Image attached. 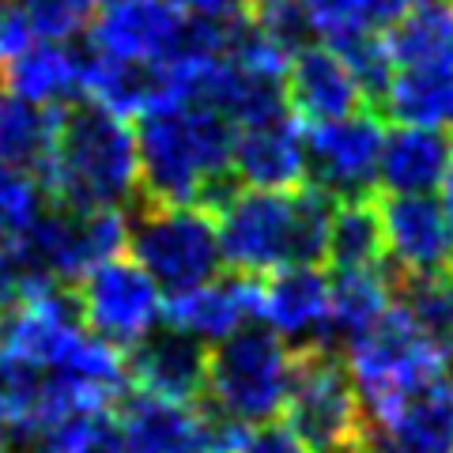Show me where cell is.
<instances>
[{
    "label": "cell",
    "instance_id": "cell-24",
    "mask_svg": "<svg viewBox=\"0 0 453 453\" xmlns=\"http://www.w3.org/2000/svg\"><path fill=\"white\" fill-rule=\"evenodd\" d=\"M57 133V110L35 106L0 83V166L42 174Z\"/></svg>",
    "mask_w": 453,
    "mask_h": 453
},
{
    "label": "cell",
    "instance_id": "cell-7",
    "mask_svg": "<svg viewBox=\"0 0 453 453\" xmlns=\"http://www.w3.org/2000/svg\"><path fill=\"white\" fill-rule=\"evenodd\" d=\"M283 416L314 453H356L371 431L348 356H340L333 344L295 351V378Z\"/></svg>",
    "mask_w": 453,
    "mask_h": 453
},
{
    "label": "cell",
    "instance_id": "cell-39",
    "mask_svg": "<svg viewBox=\"0 0 453 453\" xmlns=\"http://www.w3.org/2000/svg\"><path fill=\"white\" fill-rule=\"evenodd\" d=\"M201 453H226V449H211V446H208V449H201Z\"/></svg>",
    "mask_w": 453,
    "mask_h": 453
},
{
    "label": "cell",
    "instance_id": "cell-40",
    "mask_svg": "<svg viewBox=\"0 0 453 453\" xmlns=\"http://www.w3.org/2000/svg\"><path fill=\"white\" fill-rule=\"evenodd\" d=\"M0 83H4V76H0Z\"/></svg>",
    "mask_w": 453,
    "mask_h": 453
},
{
    "label": "cell",
    "instance_id": "cell-33",
    "mask_svg": "<svg viewBox=\"0 0 453 453\" xmlns=\"http://www.w3.org/2000/svg\"><path fill=\"white\" fill-rule=\"evenodd\" d=\"M170 4L189 12V16H226V12L246 8L250 0H170Z\"/></svg>",
    "mask_w": 453,
    "mask_h": 453
},
{
    "label": "cell",
    "instance_id": "cell-4",
    "mask_svg": "<svg viewBox=\"0 0 453 453\" xmlns=\"http://www.w3.org/2000/svg\"><path fill=\"white\" fill-rule=\"evenodd\" d=\"M295 348L268 325H246L208 351L204 408L238 427H261L288 412Z\"/></svg>",
    "mask_w": 453,
    "mask_h": 453
},
{
    "label": "cell",
    "instance_id": "cell-34",
    "mask_svg": "<svg viewBox=\"0 0 453 453\" xmlns=\"http://www.w3.org/2000/svg\"><path fill=\"white\" fill-rule=\"evenodd\" d=\"M404 8H434V4H453V0H401Z\"/></svg>",
    "mask_w": 453,
    "mask_h": 453
},
{
    "label": "cell",
    "instance_id": "cell-10",
    "mask_svg": "<svg viewBox=\"0 0 453 453\" xmlns=\"http://www.w3.org/2000/svg\"><path fill=\"white\" fill-rule=\"evenodd\" d=\"M83 325L118 351H133L163 321V288L133 257H110L76 283Z\"/></svg>",
    "mask_w": 453,
    "mask_h": 453
},
{
    "label": "cell",
    "instance_id": "cell-31",
    "mask_svg": "<svg viewBox=\"0 0 453 453\" xmlns=\"http://www.w3.org/2000/svg\"><path fill=\"white\" fill-rule=\"evenodd\" d=\"M31 19L38 27L42 38L53 42H73L88 31V23L95 19L98 0H23Z\"/></svg>",
    "mask_w": 453,
    "mask_h": 453
},
{
    "label": "cell",
    "instance_id": "cell-6",
    "mask_svg": "<svg viewBox=\"0 0 453 453\" xmlns=\"http://www.w3.org/2000/svg\"><path fill=\"white\" fill-rule=\"evenodd\" d=\"M351 378L363 393L366 419L389 416L404 396H412L419 386L446 374V348L434 336H427L408 318L404 306H389L371 333L351 340L344 348Z\"/></svg>",
    "mask_w": 453,
    "mask_h": 453
},
{
    "label": "cell",
    "instance_id": "cell-32",
    "mask_svg": "<svg viewBox=\"0 0 453 453\" xmlns=\"http://www.w3.org/2000/svg\"><path fill=\"white\" fill-rule=\"evenodd\" d=\"M234 453H314L291 423H261V427H246L238 438Z\"/></svg>",
    "mask_w": 453,
    "mask_h": 453
},
{
    "label": "cell",
    "instance_id": "cell-30",
    "mask_svg": "<svg viewBox=\"0 0 453 453\" xmlns=\"http://www.w3.org/2000/svg\"><path fill=\"white\" fill-rule=\"evenodd\" d=\"M250 12H253V23L261 27V35L273 42V46L288 57L303 53L306 46H314V23H310L303 0H250Z\"/></svg>",
    "mask_w": 453,
    "mask_h": 453
},
{
    "label": "cell",
    "instance_id": "cell-18",
    "mask_svg": "<svg viewBox=\"0 0 453 453\" xmlns=\"http://www.w3.org/2000/svg\"><path fill=\"white\" fill-rule=\"evenodd\" d=\"M283 88H288L291 113L306 125L340 121L366 106L351 65L333 46H306L303 53H295Z\"/></svg>",
    "mask_w": 453,
    "mask_h": 453
},
{
    "label": "cell",
    "instance_id": "cell-14",
    "mask_svg": "<svg viewBox=\"0 0 453 453\" xmlns=\"http://www.w3.org/2000/svg\"><path fill=\"white\" fill-rule=\"evenodd\" d=\"M113 431L121 453H201L208 449L204 404L166 401L144 389L121 393L113 408Z\"/></svg>",
    "mask_w": 453,
    "mask_h": 453
},
{
    "label": "cell",
    "instance_id": "cell-11",
    "mask_svg": "<svg viewBox=\"0 0 453 453\" xmlns=\"http://www.w3.org/2000/svg\"><path fill=\"white\" fill-rule=\"evenodd\" d=\"M386 265L396 276H427L453 268V219L434 193H389L378 201Z\"/></svg>",
    "mask_w": 453,
    "mask_h": 453
},
{
    "label": "cell",
    "instance_id": "cell-35",
    "mask_svg": "<svg viewBox=\"0 0 453 453\" xmlns=\"http://www.w3.org/2000/svg\"><path fill=\"white\" fill-rule=\"evenodd\" d=\"M0 453H12V434H8V423L0 419Z\"/></svg>",
    "mask_w": 453,
    "mask_h": 453
},
{
    "label": "cell",
    "instance_id": "cell-16",
    "mask_svg": "<svg viewBox=\"0 0 453 453\" xmlns=\"http://www.w3.org/2000/svg\"><path fill=\"white\" fill-rule=\"evenodd\" d=\"M133 389H144L166 401L201 404L208 389V344L181 329H155L140 340L133 351H125Z\"/></svg>",
    "mask_w": 453,
    "mask_h": 453
},
{
    "label": "cell",
    "instance_id": "cell-3",
    "mask_svg": "<svg viewBox=\"0 0 453 453\" xmlns=\"http://www.w3.org/2000/svg\"><path fill=\"white\" fill-rule=\"evenodd\" d=\"M38 178L57 204L129 208L140 201L136 129L125 113L80 95L57 106L53 151Z\"/></svg>",
    "mask_w": 453,
    "mask_h": 453
},
{
    "label": "cell",
    "instance_id": "cell-20",
    "mask_svg": "<svg viewBox=\"0 0 453 453\" xmlns=\"http://www.w3.org/2000/svg\"><path fill=\"white\" fill-rule=\"evenodd\" d=\"M453 170V136L446 129L396 125L381 148V189L386 193H438Z\"/></svg>",
    "mask_w": 453,
    "mask_h": 453
},
{
    "label": "cell",
    "instance_id": "cell-2",
    "mask_svg": "<svg viewBox=\"0 0 453 453\" xmlns=\"http://www.w3.org/2000/svg\"><path fill=\"white\" fill-rule=\"evenodd\" d=\"M219 223L223 261L246 276H273L291 265L329 261L333 211L314 186L299 189H250L234 186L211 208Z\"/></svg>",
    "mask_w": 453,
    "mask_h": 453
},
{
    "label": "cell",
    "instance_id": "cell-21",
    "mask_svg": "<svg viewBox=\"0 0 453 453\" xmlns=\"http://www.w3.org/2000/svg\"><path fill=\"white\" fill-rule=\"evenodd\" d=\"M4 88L12 95L27 98L35 106H68L83 95V50L80 42H53L42 38L27 53H19L12 65L0 68Z\"/></svg>",
    "mask_w": 453,
    "mask_h": 453
},
{
    "label": "cell",
    "instance_id": "cell-15",
    "mask_svg": "<svg viewBox=\"0 0 453 453\" xmlns=\"http://www.w3.org/2000/svg\"><path fill=\"white\" fill-rule=\"evenodd\" d=\"M261 295L265 283H257V276L231 268V273H219L216 280H208L193 291L166 295L163 321L170 329L204 340V344H219V340L234 336L238 329H246L250 321L261 318Z\"/></svg>",
    "mask_w": 453,
    "mask_h": 453
},
{
    "label": "cell",
    "instance_id": "cell-37",
    "mask_svg": "<svg viewBox=\"0 0 453 453\" xmlns=\"http://www.w3.org/2000/svg\"><path fill=\"white\" fill-rule=\"evenodd\" d=\"M446 359L453 363V336H449V344H446Z\"/></svg>",
    "mask_w": 453,
    "mask_h": 453
},
{
    "label": "cell",
    "instance_id": "cell-28",
    "mask_svg": "<svg viewBox=\"0 0 453 453\" xmlns=\"http://www.w3.org/2000/svg\"><path fill=\"white\" fill-rule=\"evenodd\" d=\"M393 273V268H389ZM393 299L408 310V318L438 344H449L453 336V268L449 273H427V276H396L393 273Z\"/></svg>",
    "mask_w": 453,
    "mask_h": 453
},
{
    "label": "cell",
    "instance_id": "cell-38",
    "mask_svg": "<svg viewBox=\"0 0 453 453\" xmlns=\"http://www.w3.org/2000/svg\"><path fill=\"white\" fill-rule=\"evenodd\" d=\"M98 4H103V8H113V4H121V0H98Z\"/></svg>",
    "mask_w": 453,
    "mask_h": 453
},
{
    "label": "cell",
    "instance_id": "cell-19",
    "mask_svg": "<svg viewBox=\"0 0 453 453\" xmlns=\"http://www.w3.org/2000/svg\"><path fill=\"white\" fill-rule=\"evenodd\" d=\"M366 442L381 453H453V381L449 374L419 386L389 416L371 423Z\"/></svg>",
    "mask_w": 453,
    "mask_h": 453
},
{
    "label": "cell",
    "instance_id": "cell-1",
    "mask_svg": "<svg viewBox=\"0 0 453 453\" xmlns=\"http://www.w3.org/2000/svg\"><path fill=\"white\" fill-rule=\"evenodd\" d=\"M238 125L201 103H166L136 118L140 201L216 208L238 186L231 155Z\"/></svg>",
    "mask_w": 453,
    "mask_h": 453
},
{
    "label": "cell",
    "instance_id": "cell-13",
    "mask_svg": "<svg viewBox=\"0 0 453 453\" xmlns=\"http://www.w3.org/2000/svg\"><path fill=\"white\" fill-rule=\"evenodd\" d=\"M261 321L295 351L333 344V276H325L321 265H291L273 273L265 280Z\"/></svg>",
    "mask_w": 453,
    "mask_h": 453
},
{
    "label": "cell",
    "instance_id": "cell-17",
    "mask_svg": "<svg viewBox=\"0 0 453 453\" xmlns=\"http://www.w3.org/2000/svg\"><path fill=\"white\" fill-rule=\"evenodd\" d=\"M231 170L250 189H299L306 186V133L295 113L242 125L234 133Z\"/></svg>",
    "mask_w": 453,
    "mask_h": 453
},
{
    "label": "cell",
    "instance_id": "cell-9",
    "mask_svg": "<svg viewBox=\"0 0 453 453\" xmlns=\"http://www.w3.org/2000/svg\"><path fill=\"white\" fill-rule=\"evenodd\" d=\"M386 118L374 110H356L340 121L306 129V186H314L336 204L374 201L381 186V148H386Z\"/></svg>",
    "mask_w": 453,
    "mask_h": 453
},
{
    "label": "cell",
    "instance_id": "cell-23",
    "mask_svg": "<svg viewBox=\"0 0 453 453\" xmlns=\"http://www.w3.org/2000/svg\"><path fill=\"white\" fill-rule=\"evenodd\" d=\"M393 273L381 268H340L333 273V344H351L386 318L393 306Z\"/></svg>",
    "mask_w": 453,
    "mask_h": 453
},
{
    "label": "cell",
    "instance_id": "cell-29",
    "mask_svg": "<svg viewBox=\"0 0 453 453\" xmlns=\"http://www.w3.org/2000/svg\"><path fill=\"white\" fill-rule=\"evenodd\" d=\"M50 208V193L35 170L0 166V246L23 250L42 211Z\"/></svg>",
    "mask_w": 453,
    "mask_h": 453
},
{
    "label": "cell",
    "instance_id": "cell-12",
    "mask_svg": "<svg viewBox=\"0 0 453 453\" xmlns=\"http://www.w3.org/2000/svg\"><path fill=\"white\" fill-rule=\"evenodd\" d=\"M95 50L121 61L170 65L181 61L189 46V12L170 0H121L106 8L91 27Z\"/></svg>",
    "mask_w": 453,
    "mask_h": 453
},
{
    "label": "cell",
    "instance_id": "cell-25",
    "mask_svg": "<svg viewBox=\"0 0 453 453\" xmlns=\"http://www.w3.org/2000/svg\"><path fill=\"white\" fill-rule=\"evenodd\" d=\"M303 8L318 38H325L333 50L371 35H386L404 12L401 0H303Z\"/></svg>",
    "mask_w": 453,
    "mask_h": 453
},
{
    "label": "cell",
    "instance_id": "cell-36",
    "mask_svg": "<svg viewBox=\"0 0 453 453\" xmlns=\"http://www.w3.org/2000/svg\"><path fill=\"white\" fill-rule=\"evenodd\" d=\"M356 453H381V449H378V446H374V442H363V446H359V449H356Z\"/></svg>",
    "mask_w": 453,
    "mask_h": 453
},
{
    "label": "cell",
    "instance_id": "cell-22",
    "mask_svg": "<svg viewBox=\"0 0 453 453\" xmlns=\"http://www.w3.org/2000/svg\"><path fill=\"white\" fill-rule=\"evenodd\" d=\"M381 118L423 129H453V57L393 68Z\"/></svg>",
    "mask_w": 453,
    "mask_h": 453
},
{
    "label": "cell",
    "instance_id": "cell-27",
    "mask_svg": "<svg viewBox=\"0 0 453 453\" xmlns=\"http://www.w3.org/2000/svg\"><path fill=\"white\" fill-rule=\"evenodd\" d=\"M386 50L393 57V68L453 57V4L404 8L401 19L386 31Z\"/></svg>",
    "mask_w": 453,
    "mask_h": 453
},
{
    "label": "cell",
    "instance_id": "cell-26",
    "mask_svg": "<svg viewBox=\"0 0 453 453\" xmlns=\"http://www.w3.org/2000/svg\"><path fill=\"white\" fill-rule=\"evenodd\" d=\"M340 268H381L386 265V234H381L378 201H348L333 211V234H329V261Z\"/></svg>",
    "mask_w": 453,
    "mask_h": 453
},
{
    "label": "cell",
    "instance_id": "cell-5",
    "mask_svg": "<svg viewBox=\"0 0 453 453\" xmlns=\"http://www.w3.org/2000/svg\"><path fill=\"white\" fill-rule=\"evenodd\" d=\"M125 250L166 295L201 288V283L216 280L226 265L216 211L204 204L136 201Z\"/></svg>",
    "mask_w": 453,
    "mask_h": 453
},
{
    "label": "cell",
    "instance_id": "cell-8",
    "mask_svg": "<svg viewBox=\"0 0 453 453\" xmlns=\"http://www.w3.org/2000/svg\"><path fill=\"white\" fill-rule=\"evenodd\" d=\"M125 246H129L125 208H73L50 201L19 253L35 280L76 288L95 265L118 257Z\"/></svg>",
    "mask_w": 453,
    "mask_h": 453
}]
</instances>
